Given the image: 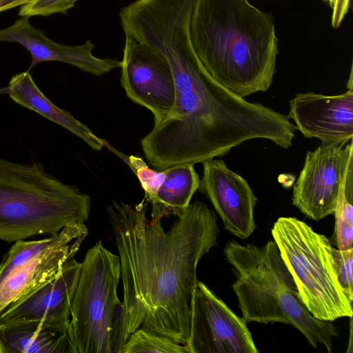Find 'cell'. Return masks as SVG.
Instances as JSON below:
<instances>
[{"label":"cell","instance_id":"e0dca14e","mask_svg":"<svg viewBox=\"0 0 353 353\" xmlns=\"http://www.w3.org/2000/svg\"><path fill=\"white\" fill-rule=\"evenodd\" d=\"M0 93H8L17 103L62 126L81 138L92 149L101 150L105 146V140L98 137L69 112L49 100L36 85L28 70L13 76L8 86Z\"/></svg>","mask_w":353,"mask_h":353},{"label":"cell","instance_id":"603a6c76","mask_svg":"<svg viewBox=\"0 0 353 353\" xmlns=\"http://www.w3.org/2000/svg\"><path fill=\"white\" fill-rule=\"evenodd\" d=\"M105 146L114 151L120 158L126 162L138 178L142 188L145 193V198L149 201L159 189L165 179V172L157 171L148 166L145 162L140 157L133 155L126 156L112 147L105 141Z\"/></svg>","mask_w":353,"mask_h":353},{"label":"cell","instance_id":"ac0fdd59","mask_svg":"<svg viewBox=\"0 0 353 353\" xmlns=\"http://www.w3.org/2000/svg\"><path fill=\"white\" fill-rule=\"evenodd\" d=\"M163 170L164 181L156 194L149 200L152 206V219L179 215L190 205L200 185L194 164L179 163Z\"/></svg>","mask_w":353,"mask_h":353},{"label":"cell","instance_id":"52a82bcc","mask_svg":"<svg viewBox=\"0 0 353 353\" xmlns=\"http://www.w3.org/2000/svg\"><path fill=\"white\" fill-rule=\"evenodd\" d=\"M223 254L235 276L232 288L243 319L265 325L287 324L280 300L285 290L296 287L275 242L257 246L231 240Z\"/></svg>","mask_w":353,"mask_h":353},{"label":"cell","instance_id":"2e32d148","mask_svg":"<svg viewBox=\"0 0 353 353\" xmlns=\"http://www.w3.org/2000/svg\"><path fill=\"white\" fill-rule=\"evenodd\" d=\"M0 353H73L70 326L40 321L0 324Z\"/></svg>","mask_w":353,"mask_h":353},{"label":"cell","instance_id":"5b68a950","mask_svg":"<svg viewBox=\"0 0 353 353\" xmlns=\"http://www.w3.org/2000/svg\"><path fill=\"white\" fill-rule=\"evenodd\" d=\"M271 231L308 311L322 321L352 317V303L339 281L330 239L292 216L279 217Z\"/></svg>","mask_w":353,"mask_h":353},{"label":"cell","instance_id":"d6986e66","mask_svg":"<svg viewBox=\"0 0 353 353\" xmlns=\"http://www.w3.org/2000/svg\"><path fill=\"white\" fill-rule=\"evenodd\" d=\"M280 307L287 324L300 331L313 347L321 344L329 353L332 352L333 338L338 336L336 328L332 321L319 320L308 311L296 288L284 291Z\"/></svg>","mask_w":353,"mask_h":353},{"label":"cell","instance_id":"30bf717a","mask_svg":"<svg viewBox=\"0 0 353 353\" xmlns=\"http://www.w3.org/2000/svg\"><path fill=\"white\" fill-rule=\"evenodd\" d=\"M121 83L127 96L148 108L154 124L162 121L175 102V83L167 59L152 48L125 36Z\"/></svg>","mask_w":353,"mask_h":353},{"label":"cell","instance_id":"f1b7e54d","mask_svg":"<svg viewBox=\"0 0 353 353\" xmlns=\"http://www.w3.org/2000/svg\"><path fill=\"white\" fill-rule=\"evenodd\" d=\"M323 1H325V2H329L330 0H322Z\"/></svg>","mask_w":353,"mask_h":353},{"label":"cell","instance_id":"83f0119b","mask_svg":"<svg viewBox=\"0 0 353 353\" xmlns=\"http://www.w3.org/2000/svg\"><path fill=\"white\" fill-rule=\"evenodd\" d=\"M12 2L17 3L19 6H23L32 0H10Z\"/></svg>","mask_w":353,"mask_h":353},{"label":"cell","instance_id":"8fae6325","mask_svg":"<svg viewBox=\"0 0 353 353\" xmlns=\"http://www.w3.org/2000/svg\"><path fill=\"white\" fill-rule=\"evenodd\" d=\"M347 90L327 96L314 92L298 93L290 101L287 117L306 138L319 139L322 143L345 145L353 137L352 65Z\"/></svg>","mask_w":353,"mask_h":353},{"label":"cell","instance_id":"7c38bea8","mask_svg":"<svg viewBox=\"0 0 353 353\" xmlns=\"http://www.w3.org/2000/svg\"><path fill=\"white\" fill-rule=\"evenodd\" d=\"M203 163L199 189L211 202L224 228L234 236L247 239L255 230L254 209L257 198L244 178L230 170L221 159Z\"/></svg>","mask_w":353,"mask_h":353},{"label":"cell","instance_id":"5bb4252c","mask_svg":"<svg viewBox=\"0 0 353 353\" xmlns=\"http://www.w3.org/2000/svg\"><path fill=\"white\" fill-rule=\"evenodd\" d=\"M3 41L17 43L26 48L32 58L28 71L41 62L61 61L92 74L102 75L121 64V61L93 55L94 45L90 40L79 46L53 41L32 26L27 17H21L10 26L0 30V42Z\"/></svg>","mask_w":353,"mask_h":353},{"label":"cell","instance_id":"ba28073f","mask_svg":"<svg viewBox=\"0 0 353 353\" xmlns=\"http://www.w3.org/2000/svg\"><path fill=\"white\" fill-rule=\"evenodd\" d=\"M247 322L198 281L190 310L188 353H258Z\"/></svg>","mask_w":353,"mask_h":353},{"label":"cell","instance_id":"cb8c5ba5","mask_svg":"<svg viewBox=\"0 0 353 353\" xmlns=\"http://www.w3.org/2000/svg\"><path fill=\"white\" fill-rule=\"evenodd\" d=\"M78 0H32L21 6L19 15L21 17H47L57 13H66Z\"/></svg>","mask_w":353,"mask_h":353},{"label":"cell","instance_id":"4fadbf2b","mask_svg":"<svg viewBox=\"0 0 353 353\" xmlns=\"http://www.w3.org/2000/svg\"><path fill=\"white\" fill-rule=\"evenodd\" d=\"M81 269L74 257L67 260L59 274L23 294L0 315V324L40 321L69 327L70 306Z\"/></svg>","mask_w":353,"mask_h":353},{"label":"cell","instance_id":"3957f363","mask_svg":"<svg viewBox=\"0 0 353 353\" xmlns=\"http://www.w3.org/2000/svg\"><path fill=\"white\" fill-rule=\"evenodd\" d=\"M188 30L199 59L221 85L243 98L269 89L279 54L270 13L248 0H196Z\"/></svg>","mask_w":353,"mask_h":353},{"label":"cell","instance_id":"7a4b0ae2","mask_svg":"<svg viewBox=\"0 0 353 353\" xmlns=\"http://www.w3.org/2000/svg\"><path fill=\"white\" fill-rule=\"evenodd\" d=\"M121 266L123 301L112 341L118 352L142 327L185 345L197 266L217 245L216 215L196 201L165 231L161 219L149 220L142 203L113 201L107 207Z\"/></svg>","mask_w":353,"mask_h":353},{"label":"cell","instance_id":"9a60e30c","mask_svg":"<svg viewBox=\"0 0 353 353\" xmlns=\"http://www.w3.org/2000/svg\"><path fill=\"white\" fill-rule=\"evenodd\" d=\"M86 236L55 247L10 273L0 283V315L13 301L56 276Z\"/></svg>","mask_w":353,"mask_h":353},{"label":"cell","instance_id":"7402d4cb","mask_svg":"<svg viewBox=\"0 0 353 353\" xmlns=\"http://www.w3.org/2000/svg\"><path fill=\"white\" fill-rule=\"evenodd\" d=\"M188 353L185 345L140 327L132 332L122 345L119 353Z\"/></svg>","mask_w":353,"mask_h":353},{"label":"cell","instance_id":"8992f818","mask_svg":"<svg viewBox=\"0 0 353 353\" xmlns=\"http://www.w3.org/2000/svg\"><path fill=\"white\" fill-rule=\"evenodd\" d=\"M121 279L118 255L100 240L86 252L70 306V334L73 353H112Z\"/></svg>","mask_w":353,"mask_h":353},{"label":"cell","instance_id":"44dd1931","mask_svg":"<svg viewBox=\"0 0 353 353\" xmlns=\"http://www.w3.org/2000/svg\"><path fill=\"white\" fill-rule=\"evenodd\" d=\"M334 215L337 248L345 250L353 248V161L343 179Z\"/></svg>","mask_w":353,"mask_h":353},{"label":"cell","instance_id":"484cf974","mask_svg":"<svg viewBox=\"0 0 353 353\" xmlns=\"http://www.w3.org/2000/svg\"><path fill=\"white\" fill-rule=\"evenodd\" d=\"M350 0H330L332 10L331 23L334 28H338L343 22L350 9Z\"/></svg>","mask_w":353,"mask_h":353},{"label":"cell","instance_id":"277c9868","mask_svg":"<svg viewBox=\"0 0 353 353\" xmlns=\"http://www.w3.org/2000/svg\"><path fill=\"white\" fill-rule=\"evenodd\" d=\"M90 208L88 195L47 172L41 163L0 158V240L56 234L84 223Z\"/></svg>","mask_w":353,"mask_h":353},{"label":"cell","instance_id":"4316f807","mask_svg":"<svg viewBox=\"0 0 353 353\" xmlns=\"http://www.w3.org/2000/svg\"><path fill=\"white\" fill-rule=\"evenodd\" d=\"M18 6L17 3L10 0H0V12Z\"/></svg>","mask_w":353,"mask_h":353},{"label":"cell","instance_id":"9c48e42d","mask_svg":"<svg viewBox=\"0 0 353 353\" xmlns=\"http://www.w3.org/2000/svg\"><path fill=\"white\" fill-rule=\"evenodd\" d=\"M352 161V141L347 145L321 143L308 151L293 187V205L316 221L334 214L343 179Z\"/></svg>","mask_w":353,"mask_h":353},{"label":"cell","instance_id":"d4e9b609","mask_svg":"<svg viewBox=\"0 0 353 353\" xmlns=\"http://www.w3.org/2000/svg\"><path fill=\"white\" fill-rule=\"evenodd\" d=\"M332 254L339 281L348 299L353 301V248L341 250L333 248Z\"/></svg>","mask_w":353,"mask_h":353},{"label":"cell","instance_id":"6da1fadb","mask_svg":"<svg viewBox=\"0 0 353 353\" xmlns=\"http://www.w3.org/2000/svg\"><path fill=\"white\" fill-rule=\"evenodd\" d=\"M194 0H151L125 27V36L162 54L174 79L170 113L141 140L148 161L164 170L221 157L241 143L268 139L288 149L297 130L289 119L232 92L205 69L192 47L189 19Z\"/></svg>","mask_w":353,"mask_h":353},{"label":"cell","instance_id":"ffe728a7","mask_svg":"<svg viewBox=\"0 0 353 353\" xmlns=\"http://www.w3.org/2000/svg\"><path fill=\"white\" fill-rule=\"evenodd\" d=\"M84 223L69 225L59 232L37 241L19 240L10 247L0 263V283L14 270L47 251L87 236Z\"/></svg>","mask_w":353,"mask_h":353}]
</instances>
